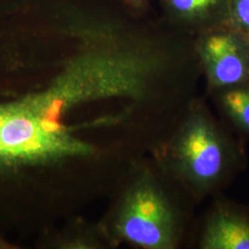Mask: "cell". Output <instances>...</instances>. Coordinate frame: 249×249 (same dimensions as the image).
<instances>
[{
	"mask_svg": "<svg viewBox=\"0 0 249 249\" xmlns=\"http://www.w3.org/2000/svg\"><path fill=\"white\" fill-rule=\"evenodd\" d=\"M195 50L207 91L228 89L249 81V38L228 27L199 33Z\"/></svg>",
	"mask_w": 249,
	"mask_h": 249,
	"instance_id": "277c9868",
	"label": "cell"
},
{
	"mask_svg": "<svg viewBox=\"0 0 249 249\" xmlns=\"http://www.w3.org/2000/svg\"><path fill=\"white\" fill-rule=\"evenodd\" d=\"M151 156L196 204L227 187L246 159L239 143L199 96Z\"/></svg>",
	"mask_w": 249,
	"mask_h": 249,
	"instance_id": "3957f363",
	"label": "cell"
},
{
	"mask_svg": "<svg viewBox=\"0 0 249 249\" xmlns=\"http://www.w3.org/2000/svg\"><path fill=\"white\" fill-rule=\"evenodd\" d=\"M0 246H5V243L0 239Z\"/></svg>",
	"mask_w": 249,
	"mask_h": 249,
	"instance_id": "30bf717a",
	"label": "cell"
},
{
	"mask_svg": "<svg viewBox=\"0 0 249 249\" xmlns=\"http://www.w3.org/2000/svg\"><path fill=\"white\" fill-rule=\"evenodd\" d=\"M110 196L99 224L112 247L179 249L195 230L196 202L151 156L132 165Z\"/></svg>",
	"mask_w": 249,
	"mask_h": 249,
	"instance_id": "7a4b0ae2",
	"label": "cell"
},
{
	"mask_svg": "<svg viewBox=\"0 0 249 249\" xmlns=\"http://www.w3.org/2000/svg\"><path fill=\"white\" fill-rule=\"evenodd\" d=\"M126 5L133 9H145L147 8V2L148 0H123Z\"/></svg>",
	"mask_w": 249,
	"mask_h": 249,
	"instance_id": "9c48e42d",
	"label": "cell"
},
{
	"mask_svg": "<svg viewBox=\"0 0 249 249\" xmlns=\"http://www.w3.org/2000/svg\"><path fill=\"white\" fill-rule=\"evenodd\" d=\"M225 27L249 38V0H230Z\"/></svg>",
	"mask_w": 249,
	"mask_h": 249,
	"instance_id": "ba28073f",
	"label": "cell"
},
{
	"mask_svg": "<svg viewBox=\"0 0 249 249\" xmlns=\"http://www.w3.org/2000/svg\"><path fill=\"white\" fill-rule=\"evenodd\" d=\"M195 245L199 249H249V207L216 198L196 228Z\"/></svg>",
	"mask_w": 249,
	"mask_h": 249,
	"instance_id": "5b68a950",
	"label": "cell"
},
{
	"mask_svg": "<svg viewBox=\"0 0 249 249\" xmlns=\"http://www.w3.org/2000/svg\"><path fill=\"white\" fill-rule=\"evenodd\" d=\"M172 20L178 26L199 33L225 26L230 0H162Z\"/></svg>",
	"mask_w": 249,
	"mask_h": 249,
	"instance_id": "8992f818",
	"label": "cell"
},
{
	"mask_svg": "<svg viewBox=\"0 0 249 249\" xmlns=\"http://www.w3.org/2000/svg\"><path fill=\"white\" fill-rule=\"evenodd\" d=\"M107 170L103 153L67 124L44 92L0 103V219L13 220V225L21 220L19 205L29 194H37L38 183L52 174L80 209Z\"/></svg>",
	"mask_w": 249,
	"mask_h": 249,
	"instance_id": "6da1fadb",
	"label": "cell"
},
{
	"mask_svg": "<svg viewBox=\"0 0 249 249\" xmlns=\"http://www.w3.org/2000/svg\"><path fill=\"white\" fill-rule=\"evenodd\" d=\"M212 95L218 109L231 125L249 138V81Z\"/></svg>",
	"mask_w": 249,
	"mask_h": 249,
	"instance_id": "52a82bcc",
	"label": "cell"
}]
</instances>
